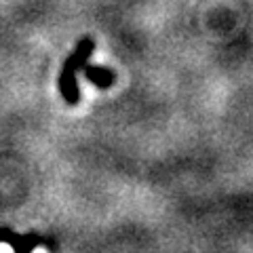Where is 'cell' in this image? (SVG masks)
Returning a JSON list of instances; mask_svg holds the SVG:
<instances>
[{
    "mask_svg": "<svg viewBox=\"0 0 253 253\" xmlns=\"http://www.w3.org/2000/svg\"><path fill=\"white\" fill-rule=\"evenodd\" d=\"M93 53V41L84 38V41L78 42V49L72 57H68L66 66H63V72L59 78V86L63 97L68 99V104H76L78 101V89H76V81H74V72L76 70H83V66L86 63V59L91 57Z\"/></svg>",
    "mask_w": 253,
    "mask_h": 253,
    "instance_id": "1",
    "label": "cell"
},
{
    "mask_svg": "<svg viewBox=\"0 0 253 253\" xmlns=\"http://www.w3.org/2000/svg\"><path fill=\"white\" fill-rule=\"evenodd\" d=\"M83 72L89 76L97 86H110V83H112V72H108V70H101V68L93 70V66H86V63H84Z\"/></svg>",
    "mask_w": 253,
    "mask_h": 253,
    "instance_id": "2",
    "label": "cell"
}]
</instances>
